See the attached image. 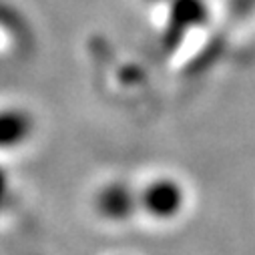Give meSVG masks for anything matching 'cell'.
I'll return each mask as SVG.
<instances>
[{
    "label": "cell",
    "mask_w": 255,
    "mask_h": 255,
    "mask_svg": "<svg viewBox=\"0 0 255 255\" xmlns=\"http://www.w3.org/2000/svg\"><path fill=\"white\" fill-rule=\"evenodd\" d=\"M139 223L155 229L173 227L191 209V189L175 171L155 169L135 179Z\"/></svg>",
    "instance_id": "6da1fadb"
},
{
    "label": "cell",
    "mask_w": 255,
    "mask_h": 255,
    "mask_svg": "<svg viewBox=\"0 0 255 255\" xmlns=\"http://www.w3.org/2000/svg\"><path fill=\"white\" fill-rule=\"evenodd\" d=\"M38 135L36 113L18 101L0 103V155H18L28 149Z\"/></svg>",
    "instance_id": "3957f363"
},
{
    "label": "cell",
    "mask_w": 255,
    "mask_h": 255,
    "mask_svg": "<svg viewBox=\"0 0 255 255\" xmlns=\"http://www.w3.org/2000/svg\"><path fill=\"white\" fill-rule=\"evenodd\" d=\"M89 207L97 221L107 227H129L139 223L135 179L109 175L95 183L89 195Z\"/></svg>",
    "instance_id": "7a4b0ae2"
}]
</instances>
